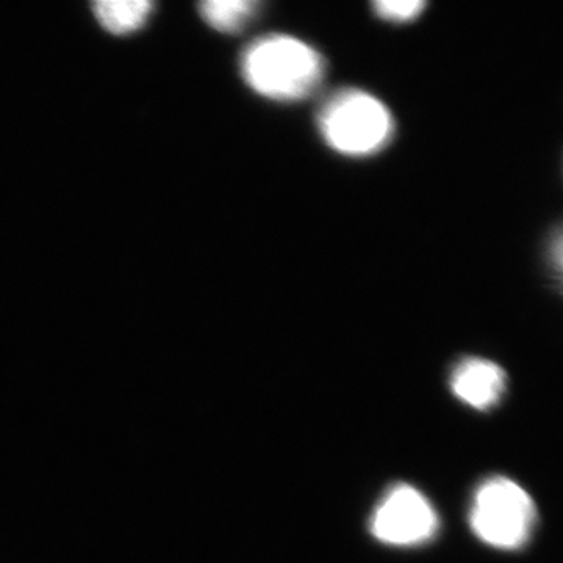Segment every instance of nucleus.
Instances as JSON below:
<instances>
[{"label": "nucleus", "instance_id": "obj_8", "mask_svg": "<svg viewBox=\"0 0 563 563\" xmlns=\"http://www.w3.org/2000/svg\"><path fill=\"white\" fill-rule=\"evenodd\" d=\"M428 2L422 0H409V2H396V0H377L373 3L374 13L384 21L404 24L412 22L426 10Z\"/></svg>", "mask_w": 563, "mask_h": 563}, {"label": "nucleus", "instance_id": "obj_3", "mask_svg": "<svg viewBox=\"0 0 563 563\" xmlns=\"http://www.w3.org/2000/svg\"><path fill=\"white\" fill-rule=\"evenodd\" d=\"M537 521L529 493L507 477H492L474 493L470 526L477 539L498 550L525 547Z\"/></svg>", "mask_w": 563, "mask_h": 563}, {"label": "nucleus", "instance_id": "obj_4", "mask_svg": "<svg viewBox=\"0 0 563 563\" xmlns=\"http://www.w3.org/2000/svg\"><path fill=\"white\" fill-rule=\"evenodd\" d=\"M369 529L374 539L390 547H417L435 536L439 517L421 492L398 484L377 504Z\"/></svg>", "mask_w": 563, "mask_h": 563}, {"label": "nucleus", "instance_id": "obj_5", "mask_svg": "<svg viewBox=\"0 0 563 563\" xmlns=\"http://www.w3.org/2000/svg\"><path fill=\"white\" fill-rule=\"evenodd\" d=\"M507 376L501 366L487 358H463L451 376V390L477 410L492 409L506 391Z\"/></svg>", "mask_w": 563, "mask_h": 563}, {"label": "nucleus", "instance_id": "obj_7", "mask_svg": "<svg viewBox=\"0 0 563 563\" xmlns=\"http://www.w3.org/2000/svg\"><path fill=\"white\" fill-rule=\"evenodd\" d=\"M95 13L103 29L117 35L139 31L152 13V3L144 0H102Z\"/></svg>", "mask_w": 563, "mask_h": 563}, {"label": "nucleus", "instance_id": "obj_2", "mask_svg": "<svg viewBox=\"0 0 563 563\" xmlns=\"http://www.w3.org/2000/svg\"><path fill=\"white\" fill-rule=\"evenodd\" d=\"M329 147L347 157H368L388 146L395 133L390 110L369 92L346 88L332 95L318 113Z\"/></svg>", "mask_w": 563, "mask_h": 563}, {"label": "nucleus", "instance_id": "obj_6", "mask_svg": "<svg viewBox=\"0 0 563 563\" xmlns=\"http://www.w3.org/2000/svg\"><path fill=\"white\" fill-rule=\"evenodd\" d=\"M262 9L254 0H209L199 5L202 20L222 33L242 32Z\"/></svg>", "mask_w": 563, "mask_h": 563}, {"label": "nucleus", "instance_id": "obj_1", "mask_svg": "<svg viewBox=\"0 0 563 563\" xmlns=\"http://www.w3.org/2000/svg\"><path fill=\"white\" fill-rule=\"evenodd\" d=\"M325 62L306 41L290 35L262 36L242 55L243 79L263 98L279 102L309 98L324 79Z\"/></svg>", "mask_w": 563, "mask_h": 563}]
</instances>
